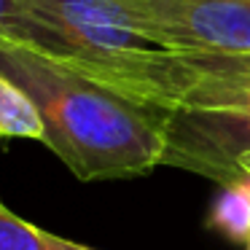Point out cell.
<instances>
[{"label":"cell","mask_w":250,"mask_h":250,"mask_svg":"<svg viewBox=\"0 0 250 250\" xmlns=\"http://www.w3.org/2000/svg\"><path fill=\"white\" fill-rule=\"evenodd\" d=\"M0 70L19 83L43 119V146L78 180L137 178L162 167L159 110L0 35Z\"/></svg>","instance_id":"obj_1"},{"label":"cell","mask_w":250,"mask_h":250,"mask_svg":"<svg viewBox=\"0 0 250 250\" xmlns=\"http://www.w3.org/2000/svg\"><path fill=\"white\" fill-rule=\"evenodd\" d=\"M0 35L167 113L199 78L188 54L148 41L116 0H19Z\"/></svg>","instance_id":"obj_2"},{"label":"cell","mask_w":250,"mask_h":250,"mask_svg":"<svg viewBox=\"0 0 250 250\" xmlns=\"http://www.w3.org/2000/svg\"><path fill=\"white\" fill-rule=\"evenodd\" d=\"M196 83L162 116L164 167L226 186L245 178L250 153V54H188Z\"/></svg>","instance_id":"obj_3"},{"label":"cell","mask_w":250,"mask_h":250,"mask_svg":"<svg viewBox=\"0 0 250 250\" xmlns=\"http://www.w3.org/2000/svg\"><path fill=\"white\" fill-rule=\"evenodd\" d=\"M156 46L178 54H250V0H116Z\"/></svg>","instance_id":"obj_4"},{"label":"cell","mask_w":250,"mask_h":250,"mask_svg":"<svg viewBox=\"0 0 250 250\" xmlns=\"http://www.w3.org/2000/svg\"><path fill=\"white\" fill-rule=\"evenodd\" d=\"M0 140H43V119L35 103L3 70H0Z\"/></svg>","instance_id":"obj_5"},{"label":"cell","mask_w":250,"mask_h":250,"mask_svg":"<svg viewBox=\"0 0 250 250\" xmlns=\"http://www.w3.org/2000/svg\"><path fill=\"white\" fill-rule=\"evenodd\" d=\"M207 226L245 248L250 245V172L223 186V191L210 207Z\"/></svg>","instance_id":"obj_6"},{"label":"cell","mask_w":250,"mask_h":250,"mask_svg":"<svg viewBox=\"0 0 250 250\" xmlns=\"http://www.w3.org/2000/svg\"><path fill=\"white\" fill-rule=\"evenodd\" d=\"M0 250H46L41 229L0 205Z\"/></svg>","instance_id":"obj_7"},{"label":"cell","mask_w":250,"mask_h":250,"mask_svg":"<svg viewBox=\"0 0 250 250\" xmlns=\"http://www.w3.org/2000/svg\"><path fill=\"white\" fill-rule=\"evenodd\" d=\"M41 239H43L46 250H92V248H86V245L70 242V239H65V237H57V234H51V231H43V229H41Z\"/></svg>","instance_id":"obj_8"},{"label":"cell","mask_w":250,"mask_h":250,"mask_svg":"<svg viewBox=\"0 0 250 250\" xmlns=\"http://www.w3.org/2000/svg\"><path fill=\"white\" fill-rule=\"evenodd\" d=\"M17 3H19V0H0V27L11 19L14 11H17Z\"/></svg>","instance_id":"obj_9"},{"label":"cell","mask_w":250,"mask_h":250,"mask_svg":"<svg viewBox=\"0 0 250 250\" xmlns=\"http://www.w3.org/2000/svg\"><path fill=\"white\" fill-rule=\"evenodd\" d=\"M239 169H242V172H245V175H248V172H250V153H248V156H245V159H242V162H239Z\"/></svg>","instance_id":"obj_10"},{"label":"cell","mask_w":250,"mask_h":250,"mask_svg":"<svg viewBox=\"0 0 250 250\" xmlns=\"http://www.w3.org/2000/svg\"><path fill=\"white\" fill-rule=\"evenodd\" d=\"M245 250H250V245H248V248H245Z\"/></svg>","instance_id":"obj_11"}]
</instances>
